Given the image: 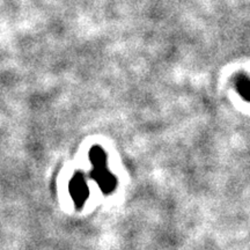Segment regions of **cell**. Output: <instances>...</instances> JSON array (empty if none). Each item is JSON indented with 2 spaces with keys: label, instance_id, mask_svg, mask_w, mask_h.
Instances as JSON below:
<instances>
[{
  "label": "cell",
  "instance_id": "cell-1",
  "mask_svg": "<svg viewBox=\"0 0 250 250\" xmlns=\"http://www.w3.org/2000/svg\"><path fill=\"white\" fill-rule=\"evenodd\" d=\"M89 160L93 166L90 177L99 184L100 189L105 195L114 191L117 186V180L108 169L107 155L104 151L99 146H94L89 151Z\"/></svg>",
  "mask_w": 250,
  "mask_h": 250
},
{
  "label": "cell",
  "instance_id": "cell-2",
  "mask_svg": "<svg viewBox=\"0 0 250 250\" xmlns=\"http://www.w3.org/2000/svg\"><path fill=\"white\" fill-rule=\"evenodd\" d=\"M68 189H70L71 197L77 208H83L89 196V189L86 183L85 176L81 173L74 174L70 182Z\"/></svg>",
  "mask_w": 250,
  "mask_h": 250
},
{
  "label": "cell",
  "instance_id": "cell-3",
  "mask_svg": "<svg viewBox=\"0 0 250 250\" xmlns=\"http://www.w3.org/2000/svg\"><path fill=\"white\" fill-rule=\"evenodd\" d=\"M236 87L240 95H242L243 99L250 101V80L247 79L246 77L240 76L236 79Z\"/></svg>",
  "mask_w": 250,
  "mask_h": 250
}]
</instances>
